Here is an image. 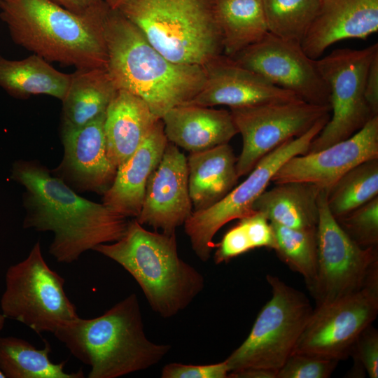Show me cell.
Listing matches in <instances>:
<instances>
[{"instance_id":"cell-1","label":"cell","mask_w":378,"mask_h":378,"mask_svg":"<svg viewBox=\"0 0 378 378\" xmlns=\"http://www.w3.org/2000/svg\"><path fill=\"white\" fill-rule=\"evenodd\" d=\"M10 178L25 188L23 227L52 232L49 253L58 262L71 263L99 244L118 241L127 230V218L78 195L37 161H15Z\"/></svg>"},{"instance_id":"cell-2","label":"cell","mask_w":378,"mask_h":378,"mask_svg":"<svg viewBox=\"0 0 378 378\" xmlns=\"http://www.w3.org/2000/svg\"><path fill=\"white\" fill-rule=\"evenodd\" d=\"M104 31L106 69L115 87L141 99L158 118L189 102L200 90L203 66L168 59L118 9L108 8Z\"/></svg>"},{"instance_id":"cell-3","label":"cell","mask_w":378,"mask_h":378,"mask_svg":"<svg viewBox=\"0 0 378 378\" xmlns=\"http://www.w3.org/2000/svg\"><path fill=\"white\" fill-rule=\"evenodd\" d=\"M105 0L74 13L52 0H0V18L13 41L48 62L76 69L106 68Z\"/></svg>"},{"instance_id":"cell-4","label":"cell","mask_w":378,"mask_h":378,"mask_svg":"<svg viewBox=\"0 0 378 378\" xmlns=\"http://www.w3.org/2000/svg\"><path fill=\"white\" fill-rule=\"evenodd\" d=\"M52 334L76 358L90 367L88 378H117L147 370L171 349L170 345L147 337L135 293L99 316H78L64 322Z\"/></svg>"},{"instance_id":"cell-5","label":"cell","mask_w":378,"mask_h":378,"mask_svg":"<svg viewBox=\"0 0 378 378\" xmlns=\"http://www.w3.org/2000/svg\"><path fill=\"white\" fill-rule=\"evenodd\" d=\"M92 250L129 272L151 309L164 318L188 307L205 286L203 275L179 257L175 232L149 231L135 218L120 239Z\"/></svg>"},{"instance_id":"cell-6","label":"cell","mask_w":378,"mask_h":378,"mask_svg":"<svg viewBox=\"0 0 378 378\" xmlns=\"http://www.w3.org/2000/svg\"><path fill=\"white\" fill-rule=\"evenodd\" d=\"M215 0H123L117 8L168 59L204 66L223 54Z\"/></svg>"},{"instance_id":"cell-7","label":"cell","mask_w":378,"mask_h":378,"mask_svg":"<svg viewBox=\"0 0 378 378\" xmlns=\"http://www.w3.org/2000/svg\"><path fill=\"white\" fill-rule=\"evenodd\" d=\"M272 298L259 312L246 339L225 360L230 372L279 369L284 364L312 314L309 299L278 277L267 274ZM229 372V373H230Z\"/></svg>"},{"instance_id":"cell-8","label":"cell","mask_w":378,"mask_h":378,"mask_svg":"<svg viewBox=\"0 0 378 378\" xmlns=\"http://www.w3.org/2000/svg\"><path fill=\"white\" fill-rule=\"evenodd\" d=\"M64 284V279L45 261L37 241L24 260L7 269L1 313L38 334L53 333L63 323L78 317Z\"/></svg>"},{"instance_id":"cell-9","label":"cell","mask_w":378,"mask_h":378,"mask_svg":"<svg viewBox=\"0 0 378 378\" xmlns=\"http://www.w3.org/2000/svg\"><path fill=\"white\" fill-rule=\"evenodd\" d=\"M330 114L320 118L307 132L290 139L263 157L248 177L211 206L194 211L184 223L192 248L203 262L207 261L215 244L213 239L226 223L253 212V205L267 189L273 176L290 158L307 153L314 139L328 122Z\"/></svg>"},{"instance_id":"cell-10","label":"cell","mask_w":378,"mask_h":378,"mask_svg":"<svg viewBox=\"0 0 378 378\" xmlns=\"http://www.w3.org/2000/svg\"><path fill=\"white\" fill-rule=\"evenodd\" d=\"M378 54V43L360 50L340 48L316 59L330 89L332 115L312 141L307 153L348 139L374 116L365 97L369 66Z\"/></svg>"},{"instance_id":"cell-11","label":"cell","mask_w":378,"mask_h":378,"mask_svg":"<svg viewBox=\"0 0 378 378\" xmlns=\"http://www.w3.org/2000/svg\"><path fill=\"white\" fill-rule=\"evenodd\" d=\"M318 206L317 276L309 291L316 306L359 290L378 274V247L364 248L349 238L330 213L324 190Z\"/></svg>"},{"instance_id":"cell-12","label":"cell","mask_w":378,"mask_h":378,"mask_svg":"<svg viewBox=\"0 0 378 378\" xmlns=\"http://www.w3.org/2000/svg\"><path fill=\"white\" fill-rule=\"evenodd\" d=\"M377 314L376 274L359 290L316 306L293 353L338 361L346 359L360 334L372 325Z\"/></svg>"},{"instance_id":"cell-13","label":"cell","mask_w":378,"mask_h":378,"mask_svg":"<svg viewBox=\"0 0 378 378\" xmlns=\"http://www.w3.org/2000/svg\"><path fill=\"white\" fill-rule=\"evenodd\" d=\"M230 111L243 141L236 163L240 177L248 174L276 148L307 132L331 109L298 100L230 108Z\"/></svg>"},{"instance_id":"cell-14","label":"cell","mask_w":378,"mask_h":378,"mask_svg":"<svg viewBox=\"0 0 378 378\" xmlns=\"http://www.w3.org/2000/svg\"><path fill=\"white\" fill-rule=\"evenodd\" d=\"M232 58L305 102L330 107L329 87L300 43L268 32Z\"/></svg>"},{"instance_id":"cell-15","label":"cell","mask_w":378,"mask_h":378,"mask_svg":"<svg viewBox=\"0 0 378 378\" xmlns=\"http://www.w3.org/2000/svg\"><path fill=\"white\" fill-rule=\"evenodd\" d=\"M374 158H378V115L348 139L319 151L290 158L273 176L272 182H307L328 192L349 170Z\"/></svg>"},{"instance_id":"cell-16","label":"cell","mask_w":378,"mask_h":378,"mask_svg":"<svg viewBox=\"0 0 378 378\" xmlns=\"http://www.w3.org/2000/svg\"><path fill=\"white\" fill-rule=\"evenodd\" d=\"M203 66L204 83L198 93L186 104L206 107L224 105L237 108L302 100L223 54Z\"/></svg>"},{"instance_id":"cell-17","label":"cell","mask_w":378,"mask_h":378,"mask_svg":"<svg viewBox=\"0 0 378 378\" xmlns=\"http://www.w3.org/2000/svg\"><path fill=\"white\" fill-rule=\"evenodd\" d=\"M105 119L106 113L82 127L62 130L64 155L51 172L76 192L103 195L114 180L117 168L107 155Z\"/></svg>"},{"instance_id":"cell-18","label":"cell","mask_w":378,"mask_h":378,"mask_svg":"<svg viewBox=\"0 0 378 378\" xmlns=\"http://www.w3.org/2000/svg\"><path fill=\"white\" fill-rule=\"evenodd\" d=\"M187 158L169 142L147 182L141 211L135 218L164 233H174L191 215Z\"/></svg>"},{"instance_id":"cell-19","label":"cell","mask_w":378,"mask_h":378,"mask_svg":"<svg viewBox=\"0 0 378 378\" xmlns=\"http://www.w3.org/2000/svg\"><path fill=\"white\" fill-rule=\"evenodd\" d=\"M378 30V0H320L317 13L300 44L317 59L331 45L365 39Z\"/></svg>"},{"instance_id":"cell-20","label":"cell","mask_w":378,"mask_h":378,"mask_svg":"<svg viewBox=\"0 0 378 378\" xmlns=\"http://www.w3.org/2000/svg\"><path fill=\"white\" fill-rule=\"evenodd\" d=\"M168 143L160 119L133 154L117 167L112 184L103 193L102 203L118 214L136 218L147 182Z\"/></svg>"},{"instance_id":"cell-21","label":"cell","mask_w":378,"mask_h":378,"mask_svg":"<svg viewBox=\"0 0 378 378\" xmlns=\"http://www.w3.org/2000/svg\"><path fill=\"white\" fill-rule=\"evenodd\" d=\"M169 142L190 153L228 144L238 132L230 111L184 104L162 118Z\"/></svg>"},{"instance_id":"cell-22","label":"cell","mask_w":378,"mask_h":378,"mask_svg":"<svg viewBox=\"0 0 378 378\" xmlns=\"http://www.w3.org/2000/svg\"><path fill=\"white\" fill-rule=\"evenodd\" d=\"M160 120L139 97L118 90L106 111L108 157L117 168L139 148Z\"/></svg>"},{"instance_id":"cell-23","label":"cell","mask_w":378,"mask_h":378,"mask_svg":"<svg viewBox=\"0 0 378 378\" xmlns=\"http://www.w3.org/2000/svg\"><path fill=\"white\" fill-rule=\"evenodd\" d=\"M232 147L223 144L187 158L189 194L194 211L211 206L233 189L239 178Z\"/></svg>"},{"instance_id":"cell-24","label":"cell","mask_w":378,"mask_h":378,"mask_svg":"<svg viewBox=\"0 0 378 378\" xmlns=\"http://www.w3.org/2000/svg\"><path fill=\"white\" fill-rule=\"evenodd\" d=\"M318 186L300 181L275 184L265 190L253 205L270 222L292 229L316 227L318 220Z\"/></svg>"},{"instance_id":"cell-25","label":"cell","mask_w":378,"mask_h":378,"mask_svg":"<svg viewBox=\"0 0 378 378\" xmlns=\"http://www.w3.org/2000/svg\"><path fill=\"white\" fill-rule=\"evenodd\" d=\"M62 102V130L82 127L106 109L118 90L106 68L76 69Z\"/></svg>"},{"instance_id":"cell-26","label":"cell","mask_w":378,"mask_h":378,"mask_svg":"<svg viewBox=\"0 0 378 378\" xmlns=\"http://www.w3.org/2000/svg\"><path fill=\"white\" fill-rule=\"evenodd\" d=\"M71 74L57 70L38 55L20 60L0 55V87L10 96L26 99L45 94L61 101L65 97Z\"/></svg>"},{"instance_id":"cell-27","label":"cell","mask_w":378,"mask_h":378,"mask_svg":"<svg viewBox=\"0 0 378 378\" xmlns=\"http://www.w3.org/2000/svg\"><path fill=\"white\" fill-rule=\"evenodd\" d=\"M223 54L232 57L268 32L261 0H215Z\"/></svg>"},{"instance_id":"cell-28","label":"cell","mask_w":378,"mask_h":378,"mask_svg":"<svg viewBox=\"0 0 378 378\" xmlns=\"http://www.w3.org/2000/svg\"><path fill=\"white\" fill-rule=\"evenodd\" d=\"M51 346L45 342L36 349L28 341L13 336L0 337V372L5 378H83L82 370H64L65 361L54 363L49 357Z\"/></svg>"},{"instance_id":"cell-29","label":"cell","mask_w":378,"mask_h":378,"mask_svg":"<svg viewBox=\"0 0 378 378\" xmlns=\"http://www.w3.org/2000/svg\"><path fill=\"white\" fill-rule=\"evenodd\" d=\"M378 196V158L367 160L342 176L327 192L328 209L340 218Z\"/></svg>"},{"instance_id":"cell-30","label":"cell","mask_w":378,"mask_h":378,"mask_svg":"<svg viewBox=\"0 0 378 378\" xmlns=\"http://www.w3.org/2000/svg\"><path fill=\"white\" fill-rule=\"evenodd\" d=\"M279 258L290 270L304 279L310 291L314 287L318 265L316 227L308 229H292L271 223Z\"/></svg>"},{"instance_id":"cell-31","label":"cell","mask_w":378,"mask_h":378,"mask_svg":"<svg viewBox=\"0 0 378 378\" xmlns=\"http://www.w3.org/2000/svg\"><path fill=\"white\" fill-rule=\"evenodd\" d=\"M269 32L301 43L318 8L320 0H261Z\"/></svg>"},{"instance_id":"cell-32","label":"cell","mask_w":378,"mask_h":378,"mask_svg":"<svg viewBox=\"0 0 378 378\" xmlns=\"http://www.w3.org/2000/svg\"><path fill=\"white\" fill-rule=\"evenodd\" d=\"M335 219L344 232L359 246L378 247V196Z\"/></svg>"},{"instance_id":"cell-33","label":"cell","mask_w":378,"mask_h":378,"mask_svg":"<svg viewBox=\"0 0 378 378\" xmlns=\"http://www.w3.org/2000/svg\"><path fill=\"white\" fill-rule=\"evenodd\" d=\"M338 363L334 359L293 353L279 369L276 378H328Z\"/></svg>"},{"instance_id":"cell-34","label":"cell","mask_w":378,"mask_h":378,"mask_svg":"<svg viewBox=\"0 0 378 378\" xmlns=\"http://www.w3.org/2000/svg\"><path fill=\"white\" fill-rule=\"evenodd\" d=\"M350 356H354L370 378L378 377V332L372 325L360 334Z\"/></svg>"},{"instance_id":"cell-35","label":"cell","mask_w":378,"mask_h":378,"mask_svg":"<svg viewBox=\"0 0 378 378\" xmlns=\"http://www.w3.org/2000/svg\"><path fill=\"white\" fill-rule=\"evenodd\" d=\"M230 370L225 360L209 365H194L179 363L165 365L162 378H228Z\"/></svg>"},{"instance_id":"cell-36","label":"cell","mask_w":378,"mask_h":378,"mask_svg":"<svg viewBox=\"0 0 378 378\" xmlns=\"http://www.w3.org/2000/svg\"><path fill=\"white\" fill-rule=\"evenodd\" d=\"M216 247L214 259L217 265L227 262L232 258L253 249L246 230L240 222L224 234Z\"/></svg>"},{"instance_id":"cell-37","label":"cell","mask_w":378,"mask_h":378,"mask_svg":"<svg viewBox=\"0 0 378 378\" xmlns=\"http://www.w3.org/2000/svg\"><path fill=\"white\" fill-rule=\"evenodd\" d=\"M239 220L246 230L253 249L261 247L274 249V232L270 222L264 214L255 211Z\"/></svg>"},{"instance_id":"cell-38","label":"cell","mask_w":378,"mask_h":378,"mask_svg":"<svg viewBox=\"0 0 378 378\" xmlns=\"http://www.w3.org/2000/svg\"><path fill=\"white\" fill-rule=\"evenodd\" d=\"M365 97L374 115H378V54L372 59L367 74Z\"/></svg>"},{"instance_id":"cell-39","label":"cell","mask_w":378,"mask_h":378,"mask_svg":"<svg viewBox=\"0 0 378 378\" xmlns=\"http://www.w3.org/2000/svg\"><path fill=\"white\" fill-rule=\"evenodd\" d=\"M62 7L77 14L88 12L104 0H52Z\"/></svg>"},{"instance_id":"cell-40","label":"cell","mask_w":378,"mask_h":378,"mask_svg":"<svg viewBox=\"0 0 378 378\" xmlns=\"http://www.w3.org/2000/svg\"><path fill=\"white\" fill-rule=\"evenodd\" d=\"M277 371L264 368H249L230 372L228 378H276Z\"/></svg>"},{"instance_id":"cell-41","label":"cell","mask_w":378,"mask_h":378,"mask_svg":"<svg viewBox=\"0 0 378 378\" xmlns=\"http://www.w3.org/2000/svg\"><path fill=\"white\" fill-rule=\"evenodd\" d=\"M123 0H105L107 5L111 9H117Z\"/></svg>"},{"instance_id":"cell-42","label":"cell","mask_w":378,"mask_h":378,"mask_svg":"<svg viewBox=\"0 0 378 378\" xmlns=\"http://www.w3.org/2000/svg\"><path fill=\"white\" fill-rule=\"evenodd\" d=\"M6 318L2 313H0V331L3 329ZM0 378H5L4 375L0 372Z\"/></svg>"}]
</instances>
